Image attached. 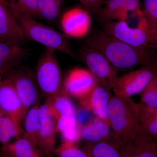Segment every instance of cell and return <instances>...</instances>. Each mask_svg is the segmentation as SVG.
<instances>
[{
  "mask_svg": "<svg viewBox=\"0 0 157 157\" xmlns=\"http://www.w3.org/2000/svg\"><path fill=\"white\" fill-rule=\"evenodd\" d=\"M86 46L102 54L114 67L118 69L151 65L155 60L153 49L133 47L105 32L88 39Z\"/></svg>",
  "mask_w": 157,
  "mask_h": 157,
  "instance_id": "1",
  "label": "cell"
},
{
  "mask_svg": "<svg viewBox=\"0 0 157 157\" xmlns=\"http://www.w3.org/2000/svg\"><path fill=\"white\" fill-rule=\"evenodd\" d=\"M108 116L112 133L121 144L131 141L139 134L137 103L130 98L114 94L109 100Z\"/></svg>",
  "mask_w": 157,
  "mask_h": 157,
  "instance_id": "2",
  "label": "cell"
},
{
  "mask_svg": "<svg viewBox=\"0 0 157 157\" xmlns=\"http://www.w3.org/2000/svg\"><path fill=\"white\" fill-rule=\"evenodd\" d=\"M11 10L27 39L38 42L46 48L76 58V55L63 34L37 21L28 14Z\"/></svg>",
  "mask_w": 157,
  "mask_h": 157,
  "instance_id": "3",
  "label": "cell"
},
{
  "mask_svg": "<svg viewBox=\"0 0 157 157\" xmlns=\"http://www.w3.org/2000/svg\"><path fill=\"white\" fill-rule=\"evenodd\" d=\"M136 28L126 21H112L105 22V31L109 36L128 45L139 48H157V34L149 27L142 16Z\"/></svg>",
  "mask_w": 157,
  "mask_h": 157,
  "instance_id": "4",
  "label": "cell"
},
{
  "mask_svg": "<svg viewBox=\"0 0 157 157\" xmlns=\"http://www.w3.org/2000/svg\"><path fill=\"white\" fill-rule=\"evenodd\" d=\"M55 53L56 52L45 48L36 67L35 76L37 85L46 99L63 90V80Z\"/></svg>",
  "mask_w": 157,
  "mask_h": 157,
  "instance_id": "5",
  "label": "cell"
},
{
  "mask_svg": "<svg viewBox=\"0 0 157 157\" xmlns=\"http://www.w3.org/2000/svg\"><path fill=\"white\" fill-rule=\"evenodd\" d=\"M78 56L99 84L109 90L113 89L118 78L116 68L102 54L85 46L79 51Z\"/></svg>",
  "mask_w": 157,
  "mask_h": 157,
  "instance_id": "6",
  "label": "cell"
},
{
  "mask_svg": "<svg viewBox=\"0 0 157 157\" xmlns=\"http://www.w3.org/2000/svg\"><path fill=\"white\" fill-rule=\"evenodd\" d=\"M5 77L10 80L19 96L26 114L32 107L39 104L40 93L35 74L26 68L11 69Z\"/></svg>",
  "mask_w": 157,
  "mask_h": 157,
  "instance_id": "7",
  "label": "cell"
},
{
  "mask_svg": "<svg viewBox=\"0 0 157 157\" xmlns=\"http://www.w3.org/2000/svg\"><path fill=\"white\" fill-rule=\"evenodd\" d=\"M155 77L151 65L118 77L113 90L114 94L130 98L143 91Z\"/></svg>",
  "mask_w": 157,
  "mask_h": 157,
  "instance_id": "8",
  "label": "cell"
},
{
  "mask_svg": "<svg viewBox=\"0 0 157 157\" xmlns=\"http://www.w3.org/2000/svg\"><path fill=\"white\" fill-rule=\"evenodd\" d=\"M88 70L76 68L68 73L63 82V90L70 96L78 100L84 98L98 84Z\"/></svg>",
  "mask_w": 157,
  "mask_h": 157,
  "instance_id": "9",
  "label": "cell"
},
{
  "mask_svg": "<svg viewBox=\"0 0 157 157\" xmlns=\"http://www.w3.org/2000/svg\"><path fill=\"white\" fill-rule=\"evenodd\" d=\"M40 118L39 128L37 147L40 153L50 157L54 154L56 144V122L51 115L45 104L39 106Z\"/></svg>",
  "mask_w": 157,
  "mask_h": 157,
  "instance_id": "10",
  "label": "cell"
},
{
  "mask_svg": "<svg viewBox=\"0 0 157 157\" xmlns=\"http://www.w3.org/2000/svg\"><path fill=\"white\" fill-rule=\"evenodd\" d=\"M91 24V20L88 11L78 7L69 9L61 18L63 34L71 38L85 36L90 30Z\"/></svg>",
  "mask_w": 157,
  "mask_h": 157,
  "instance_id": "11",
  "label": "cell"
},
{
  "mask_svg": "<svg viewBox=\"0 0 157 157\" xmlns=\"http://www.w3.org/2000/svg\"><path fill=\"white\" fill-rule=\"evenodd\" d=\"M0 111L20 125L26 115L22 103L13 84L5 77L0 83Z\"/></svg>",
  "mask_w": 157,
  "mask_h": 157,
  "instance_id": "12",
  "label": "cell"
},
{
  "mask_svg": "<svg viewBox=\"0 0 157 157\" xmlns=\"http://www.w3.org/2000/svg\"><path fill=\"white\" fill-rule=\"evenodd\" d=\"M27 40L9 3L0 2V42L21 45Z\"/></svg>",
  "mask_w": 157,
  "mask_h": 157,
  "instance_id": "13",
  "label": "cell"
},
{
  "mask_svg": "<svg viewBox=\"0 0 157 157\" xmlns=\"http://www.w3.org/2000/svg\"><path fill=\"white\" fill-rule=\"evenodd\" d=\"M104 7L99 14L104 22L112 21H126L128 12L133 11L141 15L140 0H104Z\"/></svg>",
  "mask_w": 157,
  "mask_h": 157,
  "instance_id": "14",
  "label": "cell"
},
{
  "mask_svg": "<svg viewBox=\"0 0 157 157\" xmlns=\"http://www.w3.org/2000/svg\"><path fill=\"white\" fill-rule=\"evenodd\" d=\"M109 90L98 83L84 98L79 100L81 107L91 110L110 127L108 116L110 97Z\"/></svg>",
  "mask_w": 157,
  "mask_h": 157,
  "instance_id": "15",
  "label": "cell"
},
{
  "mask_svg": "<svg viewBox=\"0 0 157 157\" xmlns=\"http://www.w3.org/2000/svg\"><path fill=\"white\" fill-rule=\"evenodd\" d=\"M121 157H157V139L139 133L135 139L120 146Z\"/></svg>",
  "mask_w": 157,
  "mask_h": 157,
  "instance_id": "16",
  "label": "cell"
},
{
  "mask_svg": "<svg viewBox=\"0 0 157 157\" xmlns=\"http://www.w3.org/2000/svg\"><path fill=\"white\" fill-rule=\"evenodd\" d=\"M27 49L21 45L0 42V72L7 73L28 56Z\"/></svg>",
  "mask_w": 157,
  "mask_h": 157,
  "instance_id": "17",
  "label": "cell"
},
{
  "mask_svg": "<svg viewBox=\"0 0 157 157\" xmlns=\"http://www.w3.org/2000/svg\"><path fill=\"white\" fill-rule=\"evenodd\" d=\"M40 157L38 148L23 135L0 147V157Z\"/></svg>",
  "mask_w": 157,
  "mask_h": 157,
  "instance_id": "18",
  "label": "cell"
},
{
  "mask_svg": "<svg viewBox=\"0 0 157 157\" xmlns=\"http://www.w3.org/2000/svg\"><path fill=\"white\" fill-rule=\"evenodd\" d=\"M70 97L63 90L56 95L46 99L45 105L56 121L61 116L76 114V108Z\"/></svg>",
  "mask_w": 157,
  "mask_h": 157,
  "instance_id": "19",
  "label": "cell"
},
{
  "mask_svg": "<svg viewBox=\"0 0 157 157\" xmlns=\"http://www.w3.org/2000/svg\"><path fill=\"white\" fill-rule=\"evenodd\" d=\"M120 144L113 141H103L97 143L84 141L82 149L89 157H121Z\"/></svg>",
  "mask_w": 157,
  "mask_h": 157,
  "instance_id": "20",
  "label": "cell"
},
{
  "mask_svg": "<svg viewBox=\"0 0 157 157\" xmlns=\"http://www.w3.org/2000/svg\"><path fill=\"white\" fill-rule=\"evenodd\" d=\"M23 134L20 125L0 111V143L2 145L11 142Z\"/></svg>",
  "mask_w": 157,
  "mask_h": 157,
  "instance_id": "21",
  "label": "cell"
},
{
  "mask_svg": "<svg viewBox=\"0 0 157 157\" xmlns=\"http://www.w3.org/2000/svg\"><path fill=\"white\" fill-rule=\"evenodd\" d=\"M39 107V104H37L29 109L23 120L24 130L23 135L30 140L37 148V141L40 128Z\"/></svg>",
  "mask_w": 157,
  "mask_h": 157,
  "instance_id": "22",
  "label": "cell"
},
{
  "mask_svg": "<svg viewBox=\"0 0 157 157\" xmlns=\"http://www.w3.org/2000/svg\"><path fill=\"white\" fill-rule=\"evenodd\" d=\"M40 18L48 22L58 17L61 8V0H37Z\"/></svg>",
  "mask_w": 157,
  "mask_h": 157,
  "instance_id": "23",
  "label": "cell"
},
{
  "mask_svg": "<svg viewBox=\"0 0 157 157\" xmlns=\"http://www.w3.org/2000/svg\"><path fill=\"white\" fill-rule=\"evenodd\" d=\"M140 10L147 25L157 34V0H142Z\"/></svg>",
  "mask_w": 157,
  "mask_h": 157,
  "instance_id": "24",
  "label": "cell"
},
{
  "mask_svg": "<svg viewBox=\"0 0 157 157\" xmlns=\"http://www.w3.org/2000/svg\"><path fill=\"white\" fill-rule=\"evenodd\" d=\"M12 10L28 14L33 18H40L37 0H11L9 4Z\"/></svg>",
  "mask_w": 157,
  "mask_h": 157,
  "instance_id": "25",
  "label": "cell"
},
{
  "mask_svg": "<svg viewBox=\"0 0 157 157\" xmlns=\"http://www.w3.org/2000/svg\"><path fill=\"white\" fill-rule=\"evenodd\" d=\"M54 154L58 157H89L84 150L76 143L65 141L56 147Z\"/></svg>",
  "mask_w": 157,
  "mask_h": 157,
  "instance_id": "26",
  "label": "cell"
},
{
  "mask_svg": "<svg viewBox=\"0 0 157 157\" xmlns=\"http://www.w3.org/2000/svg\"><path fill=\"white\" fill-rule=\"evenodd\" d=\"M142 93L140 103L152 108H157V80L155 77Z\"/></svg>",
  "mask_w": 157,
  "mask_h": 157,
  "instance_id": "27",
  "label": "cell"
},
{
  "mask_svg": "<svg viewBox=\"0 0 157 157\" xmlns=\"http://www.w3.org/2000/svg\"><path fill=\"white\" fill-rule=\"evenodd\" d=\"M82 139L90 143L106 141L93 120L89 124L81 127Z\"/></svg>",
  "mask_w": 157,
  "mask_h": 157,
  "instance_id": "28",
  "label": "cell"
},
{
  "mask_svg": "<svg viewBox=\"0 0 157 157\" xmlns=\"http://www.w3.org/2000/svg\"><path fill=\"white\" fill-rule=\"evenodd\" d=\"M56 129L59 133L73 128L78 125L76 114H67L61 116L56 120Z\"/></svg>",
  "mask_w": 157,
  "mask_h": 157,
  "instance_id": "29",
  "label": "cell"
},
{
  "mask_svg": "<svg viewBox=\"0 0 157 157\" xmlns=\"http://www.w3.org/2000/svg\"><path fill=\"white\" fill-rule=\"evenodd\" d=\"M60 134L63 141L76 143L82 139L81 127L78 125L75 128L62 132Z\"/></svg>",
  "mask_w": 157,
  "mask_h": 157,
  "instance_id": "30",
  "label": "cell"
},
{
  "mask_svg": "<svg viewBox=\"0 0 157 157\" xmlns=\"http://www.w3.org/2000/svg\"><path fill=\"white\" fill-rule=\"evenodd\" d=\"M96 116L89 109L81 107L76 111V117L78 124L82 127L89 124L94 119Z\"/></svg>",
  "mask_w": 157,
  "mask_h": 157,
  "instance_id": "31",
  "label": "cell"
},
{
  "mask_svg": "<svg viewBox=\"0 0 157 157\" xmlns=\"http://www.w3.org/2000/svg\"><path fill=\"white\" fill-rule=\"evenodd\" d=\"M86 11L99 13L103 7L104 0H78Z\"/></svg>",
  "mask_w": 157,
  "mask_h": 157,
  "instance_id": "32",
  "label": "cell"
},
{
  "mask_svg": "<svg viewBox=\"0 0 157 157\" xmlns=\"http://www.w3.org/2000/svg\"><path fill=\"white\" fill-rule=\"evenodd\" d=\"M151 66L153 69L155 77L157 80V60L155 59L153 62Z\"/></svg>",
  "mask_w": 157,
  "mask_h": 157,
  "instance_id": "33",
  "label": "cell"
},
{
  "mask_svg": "<svg viewBox=\"0 0 157 157\" xmlns=\"http://www.w3.org/2000/svg\"><path fill=\"white\" fill-rule=\"evenodd\" d=\"M6 74V73L0 72V83H1V82L2 81L3 78H4V77H5V74Z\"/></svg>",
  "mask_w": 157,
  "mask_h": 157,
  "instance_id": "34",
  "label": "cell"
},
{
  "mask_svg": "<svg viewBox=\"0 0 157 157\" xmlns=\"http://www.w3.org/2000/svg\"></svg>",
  "mask_w": 157,
  "mask_h": 157,
  "instance_id": "35",
  "label": "cell"
}]
</instances>
